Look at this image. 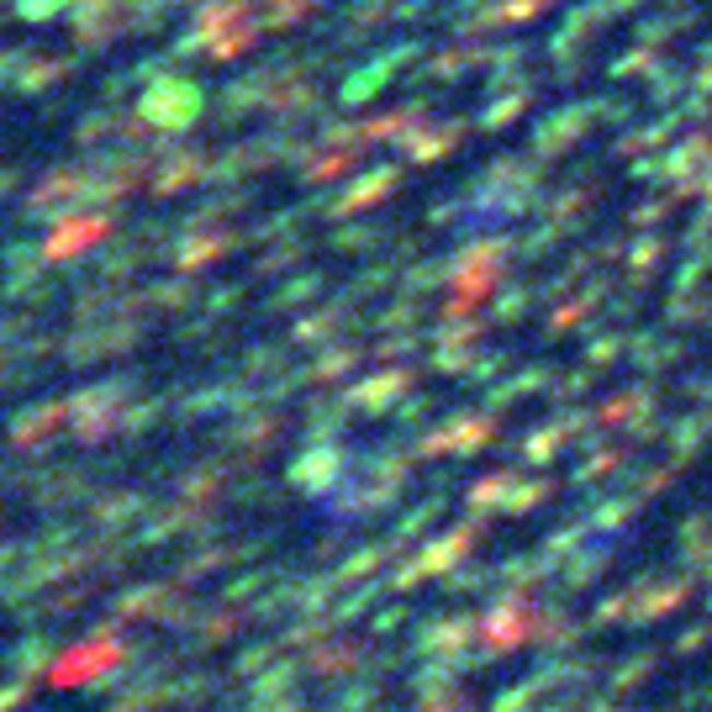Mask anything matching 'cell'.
Returning <instances> with one entry per match:
<instances>
[{
  "mask_svg": "<svg viewBox=\"0 0 712 712\" xmlns=\"http://www.w3.org/2000/svg\"><path fill=\"white\" fill-rule=\"evenodd\" d=\"M117 665H127V644L117 639V623H101L95 639L63 650L59 660L48 665V686H54V691H69V686H85V681H95V676H106V670H117Z\"/></svg>",
  "mask_w": 712,
  "mask_h": 712,
  "instance_id": "6da1fadb",
  "label": "cell"
},
{
  "mask_svg": "<svg viewBox=\"0 0 712 712\" xmlns=\"http://www.w3.org/2000/svg\"><path fill=\"white\" fill-rule=\"evenodd\" d=\"M37 412H43V417H32V422H22V428H16V433H11V444H16V448H32V439H37V433H43V428H54V422H59V412H63V407H37Z\"/></svg>",
  "mask_w": 712,
  "mask_h": 712,
  "instance_id": "7a4b0ae2",
  "label": "cell"
},
{
  "mask_svg": "<svg viewBox=\"0 0 712 712\" xmlns=\"http://www.w3.org/2000/svg\"><path fill=\"white\" fill-rule=\"evenodd\" d=\"M237 628H243V618H237V612H211L207 628H201V644H217V639H233Z\"/></svg>",
  "mask_w": 712,
  "mask_h": 712,
  "instance_id": "3957f363",
  "label": "cell"
},
{
  "mask_svg": "<svg viewBox=\"0 0 712 712\" xmlns=\"http://www.w3.org/2000/svg\"><path fill=\"white\" fill-rule=\"evenodd\" d=\"M222 465H207V470H196L190 475V480H185V497H190V502H207V491L211 486H222Z\"/></svg>",
  "mask_w": 712,
  "mask_h": 712,
  "instance_id": "277c9868",
  "label": "cell"
},
{
  "mask_svg": "<svg viewBox=\"0 0 712 712\" xmlns=\"http://www.w3.org/2000/svg\"><path fill=\"white\" fill-rule=\"evenodd\" d=\"M37 660H48V639H27V644H16L11 650V665L27 676V670H37Z\"/></svg>",
  "mask_w": 712,
  "mask_h": 712,
  "instance_id": "5b68a950",
  "label": "cell"
},
{
  "mask_svg": "<svg viewBox=\"0 0 712 712\" xmlns=\"http://www.w3.org/2000/svg\"><path fill=\"white\" fill-rule=\"evenodd\" d=\"M138 497H121V502H112V506H101V512H95V517H101V523H121V517H132V512H138Z\"/></svg>",
  "mask_w": 712,
  "mask_h": 712,
  "instance_id": "8992f818",
  "label": "cell"
},
{
  "mask_svg": "<svg viewBox=\"0 0 712 712\" xmlns=\"http://www.w3.org/2000/svg\"><path fill=\"white\" fill-rule=\"evenodd\" d=\"M22 702H27V686H5V691H0V712L22 708Z\"/></svg>",
  "mask_w": 712,
  "mask_h": 712,
  "instance_id": "52a82bcc",
  "label": "cell"
},
{
  "mask_svg": "<svg viewBox=\"0 0 712 712\" xmlns=\"http://www.w3.org/2000/svg\"><path fill=\"white\" fill-rule=\"evenodd\" d=\"M153 702H159V697H121L112 712H153Z\"/></svg>",
  "mask_w": 712,
  "mask_h": 712,
  "instance_id": "ba28073f",
  "label": "cell"
}]
</instances>
